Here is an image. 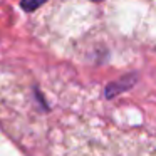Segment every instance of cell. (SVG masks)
<instances>
[{
	"label": "cell",
	"instance_id": "obj_1",
	"mask_svg": "<svg viewBox=\"0 0 156 156\" xmlns=\"http://www.w3.org/2000/svg\"><path fill=\"white\" fill-rule=\"evenodd\" d=\"M77 156H156V134L104 126L89 134Z\"/></svg>",
	"mask_w": 156,
	"mask_h": 156
},
{
	"label": "cell",
	"instance_id": "obj_2",
	"mask_svg": "<svg viewBox=\"0 0 156 156\" xmlns=\"http://www.w3.org/2000/svg\"><path fill=\"white\" fill-rule=\"evenodd\" d=\"M44 2H45V0H22L20 5H22V9H24V10L32 12V10H35L37 7H41Z\"/></svg>",
	"mask_w": 156,
	"mask_h": 156
}]
</instances>
